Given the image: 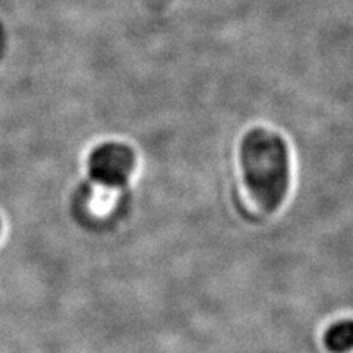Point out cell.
Wrapping results in <instances>:
<instances>
[{"mask_svg": "<svg viewBox=\"0 0 353 353\" xmlns=\"http://www.w3.org/2000/svg\"><path fill=\"white\" fill-rule=\"evenodd\" d=\"M242 172L259 205L276 211L290 187V157L285 141L263 128L249 131L241 145Z\"/></svg>", "mask_w": 353, "mask_h": 353, "instance_id": "1", "label": "cell"}, {"mask_svg": "<svg viewBox=\"0 0 353 353\" xmlns=\"http://www.w3.org/2000/svg\"><path fill=\"white\" fill-rule=\"evenodd\" d=\"M134 152L125 144L107 143L90 154L88 170L92 179L105 187H121L134 169Z\"/></svg>", "mask_w": 353, "mask_h": 353, "instance_id": "2", "label": "cell"}, {"mask_svg": "<svg viewBox=\"0 0 353 353\" xmlns=\"http://www.w3.org/2000/svg\"><path fill=\"white\" fill-rule=\"evenodd\" d=\"M325 347L332 353H348L353 350V321L335 322L324 335Z\"/></svg>", "mask_w": 353, "mask_h": 353, "instance_id": "3", "label": "cell"}]
</instances>
